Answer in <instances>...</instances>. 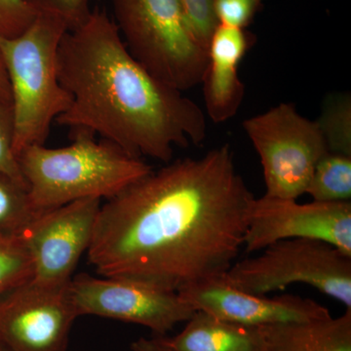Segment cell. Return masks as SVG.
Listing matches in <instances>:
<instances>
[{
  "label": "cell",
  "instance_id": "1",
  "mask_svg": "<svg viewBox=\"0 0 351 351\" xmlns=\"http://www.w3.org/2000/svg\"><path fill=\"white\" fill-rule=\"evenodd\" d=\"M254 199L230 145L179 159L101 205L89 262L101 276L179 293L237 262Z\"/></svg>",
  "mask_w": 351,
  "mask_h": 351
},
{
  "label": "cell",
  "instance_id": "2",
  "mask_svg": "<svg viewBox=\"0 0 351 351\" xmlns=\"http://www.w3.org/2000/svg\"><path fill=\"white\" fill-rule=\"evenodd\" d=\"M58 75L71 103L56 122L71 132L100 135L131 156L166 163L175 147L200 145L206 138L204 112L132 56L105 10H92L66 32Z\"/></svg>",
  "mask_w": 351,
  "mask_h": 351
},
{
  "label": "cell",
  "instance_id": "3",
  "mask_svg": "<svg viewBox=\"0 0 351 351\" xmlns=\"http://www.w3.org/2000/svg\"><path fill=\"white\" fill-rule=\"evenodd\" d=\"M89 132H73L63 147L31 145L18 154L32 205L48 211L89 198L110 199L149 175L151 165Z\"/></svg>",
  "mask_w": 351,
  "mask_h": 351
},
{
  "label": "cell",
  "instance_id": "4",
  "mask_svg": "<svg viewBox=\"0 0 351 351\" xmlns=\"http://www.w3.org/2000/svg\"><path fill=\"white\" fill-rule=\"evenodd\" d=\"M64 20L39 13L20 36L0 38L14 115V152L43 145L51 125L69 110L71 98L58 75V51L66 32Z\"/></svg>",
  "mask_w": 351,
  "mask_h": 351
},
{
  "label": "cell",
  "instance_id": "5",
  "mask_svg": "<svg viewBox=\"0 0 351 351\" xmlns=\"http://www.w3.org/2000/svg\"><path fill=\"white\" fill-rule=\"evenodd\" d=\"M114 23L132 56L157 80L186 91L202 82L208 49L180 0H112Z\"/></svg>",
  "mask_w": 351,
  "mask_h": 351
},
{
  "label": "cell",
  "instance_id": "6",
  "mask_svg": "<svg viewBox=\"0 0 351 351\" xmlns=\"http://www.w3.org/2000/svg\"><path fill=\"white\" fill-rule=\"evenodd\" d=\"M221 278L255 295L306 284L351 309V257L318 240H281L256 257L235 262Z\"/></svg>",
  "mask_w": 351,
  "mask_h": 351
},
{
  "label": "cell",
  "instance_id": "7",
  "mask_svg": "<svg viewBox=\"0 0 351 351\" xmlns=\"http://www.w3.org/2000/svg\"><path fill=\"white\" fill-rule=\"evenodd\" d=\"M265 177V195L297 200L306 193L318 161L329 152L317 122L281 103L243 122Z\"/></svg>",
  "mask_w": 351,
  "mask_h": 351
},
{
  "label": "cell",
  "instance_id": "8",
  "mask_svg": "<svg viewBox=\"0 0 351 351\" xmlns=\"http://www.w3.org/2000/svg\"><path fill=\"white\" fill-rule=\"evenodd\" d=\"M68 292L77 316L96 315L149 328L165 336L195 313L178 293L121 277L80 274Z\"/></svg>",
  "mask_w": 351,
  "mask_h": 351
},
{
  "label": "cell",
  "instance_id": "9",
  "mask_svg": "<svg viewBox=\"0 0 351 351\" xmlns=\"http://www.w3.org/2000/svg\"><path fill=\"white\" fill-rule=\"evenodd\" d=\"M311 239L332 245L351 257V202L297 200L263 195L252 202L243 247L262 251L281 240Z\"/></svg>",
  "mask_w": 351,
  "mask_h": 351
},
{
  "label": "cell",
  "instance_id": "10",
  "mask_svg": "<svg viewBox=\"0 0 351 351\" xmlns=\"http://www.w3.org/2000/svg\"><path fill=\"white\" fill-rule=\"evenodd\" d=\"M101 199L89 198L39 213L24 241L32 263L31 280L64 287L93 239Z\"/></svg>",
  "mask_w": 351,
  "mask_h": 351
},
{
  "label": "cell",
  "instance_id": "11",
  "mask_svg": "<svg viewBox=\"0 0 351 351\" xmlns=\"http://www.w3.org/2000/svg\"><path fill=\"white\" fill-rule=\"evenodd\" d=\"M68 285L29 280L9 291L0 299V343L12 351H66L78 317Z\"/></svg>",
  "mask_w": 351,
  "mask_h": 351
},
{
  "label": "cell",
  "instance_id": "12",
  "mask_svg": "<svg viewBox=\"0 0 351 351\" xmlns=\"http://www.w3.org/2000/svg\"><path fill=\"white\" fill-rule=\"evenodd\" d=\"M178 294L195 311L242 326L261 328L331 316L326 306L313 300L295 295L269 298L251 294L228 285L221 276L189 285Z\"/></svg>",
  "mask_w": 351,
  "mask_h": 351
},
{
  "label": "cell",
  "instance_id": "13",
  "mask_svg": "<svg viewBox=\"0 0 351 351\" xmlns=\"http://www.w3.org/2000/svg\"><path fill=\"white\" fill-rule=\"evenodd\" d=\"M253 41V36L245 29L223 25H219L212 36L201 83L207 114L214 123L228 121L239 110L245 85L239 66Z\"/></svg>",
  "mask_w": 351,
  "mask_h": 351
},
{
  "label": "cell",
  "instance_id": "14",
  "mask_svg": "<svg viewBox=\"0 0 351 351\" xmlns=\"http://www.w3.org/2000/svg\"><path fill=\"white\" fill-rule=\"evenodd\" d=\"M162 338L169 351H265L260 328L234 324L200 311L179 334Z\"/></svg>",
  "mask_w": 351,
  "mask_h": 351
},
{
  "label": "cell",
  "instance_id": "15",
  "mask_svg": "<svg viewBox=\"0 0 351 351\" xmlns=\"http://www.w3.org/2000/svg\"><path fill=\"white\" fill-rule=\"evenodd\" d=\"M265 351H351V309L306 322L261 327Z\"/></svg>",
  "mask_w": 351,
  "mask_h": 351
},
{
  "label": "cell",
  "instance_id": "16",
  "mask_svg": "<svg viewBox=\"0 0 351 351\" xmlns=\"http://www.w3.org/2000/svg\"><path fill=\"white\" fill-rule=\"evenodd\" d=\"M38 215L27 186L0 173V237L24 239Z\"/></svg>",
  "mask_w": 351,
  "mask_h": 351
},
{
  "label": "cell",
  "instance_id": "17",
  "mask_svg": "<svg viewBox=\"0 0 351 351\" xmlns=\"http://www.w3.org/2000/svg\"><path fill=\"white\" fill-rule=\"evenodd\" d=\"M313 201L348 202L351 198V156L328 152L318 161L306 189Z\"/></svg>",
  "mask_w": 351,
  "mask_h": 351
},
{
  "label": "cell",
  "instance_id": "18",
  "mask_svg": "<svg viewBox=\"0 0 351 351\" xmlns=\"http://www.w3.org/2000/svg\"><path fill=\"white\" fill-rule=\"evenodd\" d=\"M316 122L330 152L351 156L350 94L332 95L327 99L319 119Z\"/></svg>",
  "mask_w": 351,
  "mask_h": 351
},
{
  "label": "cell",
  "instance_id": "19",
  "mask_svg": "<svg viewBox=\"0 0 351 351\" xmlns=\"http://www.w3.org/2000/svg\"><path fill=\"white\" fill-rule=\"evenodd\" d=\"M32 277V258L24 239L0 237V299Z\"/></svg>",
  "mask_w": 351,
  "mask_h": 351
},
{
  "label": "cell",
  "instance_id": "20",
  "mask_svg": "<svg viewBox=\"0 0 351 351\" xmlns=\"http://www.w3.org/2000/svg\"><path fill=\"white\" fill-rule=\"evenodd\" d=\"M14 132L12 106L0 101V173L10 176L27 186L14 152Z\"/></svg>",
  "mask_w": 351,
  "mask_h": 351
},
{
  "label": "cell",
  "instance_id": "21",
  "mask_svg": "<svg viewBox=\"0 0 351 351\" xmlns=\"http://www.w3.org/2000/svg\"><path fill=\"white\" fill-rule=\"evenodd\" d=\"M195 38L208 49L219 25L214 12V0H180Z\"/></svg>",
  "mask_w": 351,
  "mask_h": 351
},
{
  "label": "cell",
  "instance_id": "22",
  "mask_svg": "<svg viewBox=\"0 0 351 351\" xmlns=\"http://www.w3.org/2000/svg\"><path fill=\"white\" fill-rule=\"evenodd\" d=\"M36 13L61 18L69 31L83 24L91 14L90 0H25Z\"/></svg>",
  "mask_w": 351,
  "mask_h": 351
},
{
  "label": "cell",
  "instance_id": "23",
  "mask_svg": "<svg viewBox=\"0 0 351 351\" xmlns=\"http://www.w3.org/2000/svg\"><path fill=\"white\" fill-rule=\"evenodd\" d=\"M38 13L25 0H0V38H13L32 24Z\"/></svg>",
  "mask_w": 351,
  "mask_h": 351
},
{
  "label": "cell",
  "instance_id": "24",
  "mask_svg": "<svg viewBox=\"0 0 351 351\" xmlns=\"http://www.w3.org/2000/svg\"><path fill=\"white\" fill-rule=\"evenodd\" d=\"M263 0H214L219 25L246 29L262 7Z\"/></svg>",
  "mask_w": 351,
  "mask_h": 351
},
{
  "label": "cell",
  "instance_id": "25",
  "mask_svg": "<svg viewBox=\"0 0 351 351\" xmlns=\"http://www.w3.org/2000/svg\"><path fill=\"white\" fill-rule=\"evenodd\" d=\"M133 351H169L164 343L162 337L156 336V338L138 339L132 343Z\"/></svg>",
  "mask_w": 351,
  "mask_h": 351
},
{
  "label": "cell",
  "instance_id": "26",
  "mask_svg": "<svg viewBox=\"0 0 351 351\" xmlns=\"http://www.w3.org/2000/svg\"><path fill=\"white\" fill-rule=\"evenodd\" d=\"M0 101L7 105L12 106L10 84H9L8 75H7L1 53H0Z\"/></svg>",
  "mask_w": 351,
  "mask_h": 351
},
{
  "label": "cell",
  "instance_id": "27",
  "mask_svg": "<svg viewBox=\"0 0 351 351\" xmlns=\"http://www.w3.org/2000/svg\"><path fill=\"white\" fill-rule=\"evenodd\" d=\"M0 351H12V350H9L8 348H6L5 346L2 345V343H0Z\"/></svg>",
  "mask_w": 351,
  "mask_h": 351
}]
</instances>
